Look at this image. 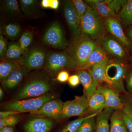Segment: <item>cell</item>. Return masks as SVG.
<instances>
[{
    "label": "cell",
    "instance_id": "cell-1",
    "mask_svg": "<svg viewBox=\"0 0 132 132\" xmlns=\"http://www.w3.org/2000/svg\"><path fill=\"white\" fill-rule=\"evenodd\" d=\"M47 73L31 76L15 95L13 101L40 97L48 93L53 88L52 80Z\"/></svg>",
    "mask_w": 132,
    "mask_h": 132
},
{
    "label": "cell",
    "instance_id": "cell-2",
    "mask_svg": "<svg viewBox=\"0 0 132 132\" xmlns=\"http://www.w3.org/2000/svg\"><path fill=\"white\" fill-rule=\"evenodd\" d=\"M81 35L87 36L97 43L107 35L104 19L87 5L81 24Z\"/></svg>",
    "mask_w": 132,
    "mask_h": 132
},
{
    "label": "cell",
    "instance_id": "cell-3",
    "mask_svg": "<svg viewBox=\"0 0 132 132\" xmlns=\"http://www.w3.org/2000/svg\"><path fill=\"white\" fill-rule=\"evenodd\" d=\"M77 67L75 62L67 52H48L44 70L51 76L55 77L61 71L75 70Z\"/></svg>",
    "mask_w": 132,
    "mask_h": 132
},
{
    "label": "cell",
    "instance_id": "cell-4",
    "mask_svg": "<svg viewBox=\"0 0 132 132\" xmlns=\"http://www.w3.org/2000/svg\"><path fill=\"white\" fill-rule=\"evenodd\" d=\"M98 45L96 42L87 36L81 35L78 39L72 40L68 44L66 51L75 62L76 68L85 64Z\"/></svg>",
    "mask_w": 132,
    "mask_h": 132
},
{
    "label": "cell",
    "instance_id": "cell-5",
    "mask_svg": "<svg viewBox=\"0 0 132 132\" xmlns=\"http://www.w3.org/2000/svg\"><path fill=\"white\" fill-rule=\"evenodd\" d=\"M55 95L47 94L36 98L13 101L4 104L5 110L17 111L23 113L35 112L40 109L46 102L56 99Z\"/></svg>",
    "mask_w": 132,
    "mask_h": 132
},
{
    "label": "cell",
    "instance_id": "cell-6",
    "mask_svg": "<svg viewBox=\"0 0 132 132\" xmlns=\"http://www.w3.org/2000/svg\"><path fill=\"white\" fill-rule=\"evenodd\" d=\"M105 73L111 83V87L118 92L126 93L123 80L127 74L126 66L120 61H109L106 66Z\"/></svg>",
    "mask_w": 132,
    "mask_h": 132
},
{
    "label": "cell",
    "instance_id": "cell-7",
    "mask_svg": "<svg viewBox=\"0 0 132 132\" xmlns=\"http://www.w3.org/2000/svg\"><path fill=\"white\" fill-rule=\"evenodd\" d=\"M47 54L42 48L36 47L27 50L18 62L29 72L44 68Z\"/></svg>",
    "mask_w": 132,
    "mask_h": 132
},
{
    "label": "cell",
    "instance_id": "cell-8",
    "mask_svg": "<svg viewBox=\"0 0 132 132\" xmlns=\"http://www.w3.org/2000/svg\"><path fill=\"white\" fill-rule=\"evenodd\" d=\"M42 40L47 45L57 49L67 51L68 44L60 25L57 21L53 22L43 37Z\"/></svg>",
    "mask_w": 132,
    "mask_h": 132
},
{
    "label": "cell",
    "instance_id": "cell-9",
    "mask_svg": "<svg viewBox=\"0 0 132 132\" xmlns=\"http://www.w3.org/2000/svg\"><path fill=\"white\" fill-rule=\"evenodd\" d=\"M88 106L87 97L85 95L75 96L73 100L64 102L61 113V118L81 116L88 111Z\"/></svg>",
    "mask_w": 132,
    "mask_h": 132
},
{
    "label": "cell",
    "instance_id": "cell-10",
    "mask_svg": "<svg viewBox=\"0 0 132 132\" xmlns=\"http://www.w3.org/2000/svg\"><path fill=\"white\" fill-rule=\"evenodd\" d=\"M64 104V102L60 99H54L46 102L39 110L31 112L30 113L59 121L62 119L61 113Z\"/></svg>",
    "mask_w": 132,
    "mask_h": 132
},
{
    "label": "cell",
    "instance_id": "cell-11",
    "mask_svg": "<svg viewBox=\"0 0 132 132\" xmlns=\"http://www.w3.org/2000/svg\"><path fill=\"white\" fill-rule=\"evenodd\" d=\"M97 43L109 56L113 57L116 60L120 61L126 57V51L123 45L112 36H106Z\"/></svg>",
    "mask_w": 132,
    "mask_h": 132
},
{
    "label": "cell",
    "instance_id": "cell-12",
    "mask_svg": "<svg viewBox=\"0 0 132 132\" xmlns=\"http://www.w3.org/2000/svg\"><path fill=\"white\" fill-rule=\"evenodd\" d=\"M64 11V16L71 31L72 40H75L80 37L81 32L76 10L72 1H65Z\"/></svg>",
    "mask_w": 132,
    "mask_h": 132
},
{
    "label": "cell",
    "instance_id": "cell-13",
    "mask_svg": "<svg viewBox=\"0 0 132 132\" xmlns=\"http://www.w3.org/2000/svg\"><path fill=\"white\" fill-rule=\"evenodd\" d=\"M29 120L24 123L25 132H50L54 126V121L50 118L38 116Z\"/></svg>",
    "mask_w": 132,
    "mask_h": 132
},
{
    "label": "cell",
    "instance_id": "cell-14",
    "mask_svg": "<svg viewBox=\"0 0 132 132\" xmlns=\"http://www.w3.org/2000/svg\"><path fill=\"white\" fill-rule=\"evenodd\" d=\"M97 89L104 96L106 107L110 108L115 110H122L124 104L118 91L106 84L100 85Z\"/></svg>",
    "mask_w": 132,
    "mask_h": 132
},
{
    "label": "cell",
    "instance_id": "cell-15",
    "mask_svg": "<svg viewBox=\"0 0 132 132\" xmlns=\"http://www.w3.org/2000/svg\"><path fill=\"white\" fill-rule=\"evenodd\" d=\"M107 31L124 46L128 47L131 43L123 31L121 23L116 17H109L104 19Z\"/></svg>",
    "mask_w": 132,
    "mask_h": 132
},
{
    "label": "cell",
    "instance_id": "cell-16",
    "mask_svg": "<svg viewBox=\"0 0 132 132\" xmlns=\"http://www.w3.org/2000/svg\"><path fill=\"white\" fill-rule=\"evenodd\" d=\"M109 56L104 50L98 45L90 54L86 61L82 66L76 68L75 71L87 70L95 65L107 63Z\"/></svg>",
    "mask_w": 132,
    "mask_h": 132
},
{
    "label": "cell",
    "instance_id": "cell-17",
    "mask_svg": "<svg viewBox=\"0 0 132 132\" xmlns=\"http://www.w3.org/2000/svg\"><path fill=\"white\" fill-rule=\"evenodd\" d=\"M29 71L21 66L19 69L14 71L4 80L1 81L2 85L6 91H10L16 88L24 80Z\"/></svg>",
    "mask_w": 132,
    "mask_h": 132
},
{
    "label": "cell",
    "instance_id": "cell-18",
    "mask_svg": "<svg viewBox=\"0 0 132 132\" xmlns=\"http://www.w3.org/2000/svg\"><path fill=\"white\" fill-rule=\"evenodd\" d=\"M113 109L106 107L97 114L94 132H110L109 120Z\"/></svg>",
    "mask_w": 132,
    "mask_h": 132
},
{
    "label": "cell",
    "instance_id": "cell-19",
    "mask_svg": "<svg viewBox=\"0 0 132 132\" xmlns=\"http://www.w3.org/2000/svg\"><path fill=\"white\" fill-rule=\"evenodd\" d=\"M107 63L97 64L87 70L91 75L97 88L103 83L111 86V83L105 73L106 66Z\"/></svg>",
    "mask_w": 132,
    "mask_h": 132
},
{
    "label": "cell",
    "instance_id": "cell-20",
    "mask_svg": "<svg viewBox=\"0 0 132 132\" xmlns=\"http://www.w3.org/2000/svg\"><path fill=\"white\" fill-rule=\"evenodd\" d=\"M80 82L83 88L84 95L88 99L97 90L91 75L87 70L77 71Z\"/></svg>",
    "mask_w": 132,
    "mask_h": 132
},
{
    "label": "cell",
    "instance_id": "cell-21",
    "mask_svg": "<svg viewBox=\"0 0 132 132\" xmlns=\"http://www.w3.org/2000/svg\"><path fill=\"white\" fill-rule=\"evenodd\" d=\"M84 1L104 19L109 17H117L115 12L106 4L100 2L99 0H87Z\"/></svg>",
    "mask_w": 132,
    "mask_h": 132
},
{
    "label": "cell",
    "instance_id": "cell-22",
    "mask_svg": "<svg viewBox=\"0 0 132 132\" xmlns=\"http://www.w3.org/2000/svg\"><path fill=\"white\" fill-rule=\"evenodd\" d=\"M123 111L121 109L115 110L110 118V132H128L127 128L123 119Z\"/></svg>",
    "mask_w": 132,
    "mask_h": 132
},
{
    "label": "cell",
    "instance_id": "cell-23",
    "mask_svg": "<svg viewBox=\"0 0 132 132\" xmlns=\"http://www.w3.org/2000/svg\"><path fill=\"white\" fill-rule=\"evenodd\" d=\"M87 100L88 111L91 112L97 113L106 108L104 96L97 89Z\"/></svg>",
    "mask_w": 132,
    "mask_h": 132
},
{
    "label": "cell",
    "instance_id": "cell-24",
    "mask_svg": "<svg viewBox=\"0 0 132 132\" xmlns=\"http://www.w3.org/2000/svg\"><path fill=\"white\" fill-rule=\"evenodd\" d=\"M18 61L2 59L0 63V80L1 81L7 78L14 71L21 68Z\"/></svg>",
    "mask_w": 132,
    "mask_h": 132
},
{
    "label": "cell",
    "instance_id": "cell-25",
    "mask_svg": "<svg viewBox=\"0 0 132 132\" xmlns=\"http://www.w3.org/2000/svg\"><path fill=\"white\" fill-rule=\"evenodd\" d=\"M117 18L124 26L132 24V0H128L124 3L117 15Z\"/></svg>",
    "mask_w": 132,
    "mask_h": 132
},
{
    "label": "cell",
    "instance_id": "cell-26",
    "mask_svg": "<svg viewBox=\"0 0 132 132\" xmlns=\"http://www.w3.org/2000/svg\"><path fill=\"white\" fill-rule=\"evenodd\" d=\"M24 54L25 52L21 49L19 44L12 43L8 47L5 56L2 59L19 61L22 59Z\"/></svg>",
    "mask_w": 132,
    "mask_h": 132
},
{
    "label": "cell",
    "instance_id": "cell-27",
    "mask_svg": "<svg viewBox=\"0 0 132 132\" xmlns=\"http://www.w3.org/2000/svg\"><path fill=\"white\" fill-rule=\"evenodd\" d=\"M2 9L5 14L10 16L21 14L19 3L16 0H5L2 1Z\"/></svg>",
    "mask_w": 132,
    "mask_h": 132
},
{
    "label": "cell",
    "instance_id": "cell-28",
    "mask_svg": "<svg viewBox=\"0 0 132 132\" xmlns=\"http://www.w3.org/2000/svg\"><path fill=\"white\" fill-rule=\"evenodd\" d=\"M19 2L21 10L27 16L34 14L38 5V1L36 0H20Z\"/></svg>",
    "mask_w": 132,
    "mask_h": 132
},
{
    "label": "cell",
    "instance_id": "cell-29",
    "mask_svg": "<svg viewBox=\"0 0 132 132\" xmlns=\"http://www.w3.org/2000/svg\"><path fill=\"white\" fill-rule=\"evenodd\" d=\"M97 113L87 116L76 132H94L96 121L94 117L97 116Z\"/></svg>",
    "mask_w": 132,
    "mask_h": 132
},
{
    "label": "cell",
    "instance_id": "cell-30",
    "mask_svg": "<svg viewBox=\"0 0 132 132\" xmlns=\"http://www.w3.org/2000/svg\"><path fill=\"white\" fill-rule=\"evenodd\" d=\"M3 31L10 39H14L19 36L21 32V28L18 24L11 23L5 25Z\"/></svg>",
    "mask_w": 132,
    "mask_h": 132
},
{
    "label": "cell",
    "instance_id": "cell-31",
    "mask_svg": "<svg viewBox=\"0 0 132 132\" xmlns=\"http://www.w3.org/2000/svg\"><path fill=\"white\" fill-rule=\"evenodd\" d=\"M33 34L31 31H27L22 35L19 41V45L24 52L32 43L33 39Z\"/></svg>",
    "mask_w": 132,
    "mask_h": 132
},
{
    "label": "cell",
    "instance_id": "cell-32",
    "mask_svg": "<svg viewBox=\"0 0 132 132\" xmlns=\"http://www.w3.org/2000/svg\"><path fill=\"white\" fill-rule=\"evenodd\" d=\"M81 117L67 124L58 132H76L80 126L82 122L87 118Z\"/></svg>",
    "mask_w": 132,
    "mask_h": 132
},
{
    "label": "cell",
    "instance_id": "cell-33",
    "mask_svg": "<svg viewBox=\"0 0 132 132\" xmlns=\"http://www.w3.org/2000/svg\"><path fill=\"white\" fill-rule=\"evenodd\" d=\"M72 1L75 7L81 27V21L87 9V5L81 0H73Z\"/></svg>",
    "mask_w": 132,
    "mask_h": 132
},
{
    "label": "cell",
    "instance_id": "cell-34",
    "mask_svg": "<svg viewBox=\"0 0 132 132\" xmlns=\"http://www.w3.org/2000/svg\"><path fill=\"white\" fill-rule=\"evenodd\" d=\"M20 120V118L17 115H12L0 119V130L5 127L13 128Z\"/></svg>",
    "mask_w": 132,
    "mask_h": 132
},
{
    "label": "cell",
    "instance_id": "cell-35",
    "mask_svg": "<svg viewBox=\"0 0 132 132\" xmlns=\"http://www.w3.org/2000/svg\"><path fill=\"white\" fill-rule=\"evenodd\" d=\"M40 5L42 7L44 8H50L56 10L59 8L60 2L59 0H42Z\"/></svg>",
    "mask_w": 132,
    "mask_h": 132
},
{
    "label": "cell",
    "instance_id": "cell-36",
    "mask_svg": "<svg viewBox=\"0 0 132 132\" xmlns=\"http://www.w3.org/2000/svg\"><path fill=\"white\" fill-rule=\"evenodd\" d=\"M127 1H120V0H114L112 1L109 3L108 6L109 7L115 12L116 14H118L121 9L124 3Z\"/></svg>",
    "mask_w": 132,
    "mask_h": 132
},
{
    "label": "cell",
    "instance_id": "cell-37",
    "mask_svg": "<svg viewBox=\"0 0 132 132\" xmlns=\"http://www.w3.org/2000/svg\"><path fill=\"white\" fill-rule=\"evenodd\" d=\"M7 48V41L1 31L0 35V57L1 60L3 59L5 56Z\"/></svg>",
    "mask_w": 132,
    "mask_h": 132
},
{
    "label": "cell",
    "instance_id": "cell-38",
    "mask_svg": "<svg viewBox=\"0 0 132 132\" xmlns=\"http://www.w3.org/2000/svg\"><path fill=\"white\" fill-rule=\"evenodd\" d=\"M69 76V73L67 71H62L57 74L56 80L59 82L64 83L68 81Z\"/></svg>",
    "mask_w": 132,
    "mask_h": 132
},
{
    "label": "cell",
    "instance_id": "cell-39",
    "mask_svg": "<svg viewBox=\"0 0 132 132\" xmlns=\"http://www.w3.org/2000/svg\"><path fill=\"white\" fill-rule=\"evenodd\" d=\"M68 81L69 85L72 87L77 86L80 82L79 76L77 74L69 76Z\"/></svg>",
    "mask_w": 132,
    "mask_h": 132
},
{
    "label": "cell",
    "instance_id": "cell-40",
    "mask_svg": "<svg viewBox=\"0 0 132 132\" xmlns=\"http://www.w3.org/2000/svg\"><path fill=\"white\" fill-rule=\"evenodd\" d=\"M123 119L128 132H132V120L130 117L123 112Z\"/></svg>",
    "mask_w": 132,
    "mask_h": 132
},
{
    "label": "cell",
    "instance_id": "cell-41",
    "mask_svg": "<svg viewBox=\"0 0 132 132\" xmlns=\"http://www.w3.org/2000/svg\"><path fill=\"white\" fill-rule=\"evenodd\" d=\"M22 113L17 111L5 110L0 112V119H3L12 115H17L19 113Z\"/></svg>",
    "mask_w": 132,
    "mask_h": 132
},
{
    "label": "cell",
    "instance_id": "cell-42",
    "mask_svg": "<svg viewBox=\"0 0 132 132\" xmlns=\"http://www.w3.org/2000/svg\"><path fill=\"white\" fill-rule=\"evenodd\" d=\"M122 111L130 118L132 120V105L127 104H124Z\"/></svg>",
    "mask_w": 132,
    "mask_h": 132
},
{
    "label": "cell",
    "instance_id": "cell-43",
    "mask_svg": "<svg viewBox=\"0 0 132 132\" xmlns=\"http://www.w3.org/2000/svg\"><path fill=\"white\" fill-rule=\"evenodd\" d=\"M126 86L128 91L132 93V71L127 77Z\"/></svg>",
    "mask_w": 132,
    "mask_h": 132
},
{
    "label": "cell",
    "instance_id": "cell-44",
    "mask_svg": "<svg viewBox=\"0 0 132 132\" xmlns=\"http://www.w3.org/2000/svg\"><path fill=\"white\" fill-rule=\"evenodd\" d=\"M126 36L132 40V24L129 26L127 32Z\"/></svg>",
    "mask_w": 132,
    "mask_h": 132
},
{
    "label": "cell",
    "instance_id": "cell-45",
    "mask_svg": "<svg viewBox=\"0 0 132 132\" xmlns=\"http://www.w3.org/2000/svg\"><path fill=\"white\" fill-rule=\"evenodd\" d=\"M0 132H15L13 128L5 127L0 130Z\"/></svg>",
    "mask_w": 132,
    "mask_h": 132
},
{
    "label": "cell",
    "instance_id": "cell-46",
    "mask_svg": "<svg viewBox=\"0 0 132 132\" xmlns=\"http://www.w3.org/2000/svg\"><path fill=\"white\" fill-rule=\"evenodd\" d=\"M4 92L1 87H0V99H1V100H2L4 97Z\"/></svg>",
    "mask_w": 132,
    "mask_h": 132
},
{
    "label": "cell",
    "instance_id": "cell-47",
    "mask_svg": "<svg viewBox=\"0 0 132 132\" xmlns=\"http://www.w3.org/2000/svg\"><path fill=\"white\" fill-rule=\"evenodd\" d=\"M127 104L132 105V97L128 99Z\"/></svg>",
    "mask_w": 132,
    "mask_h": 132
}]
</instances>
